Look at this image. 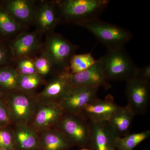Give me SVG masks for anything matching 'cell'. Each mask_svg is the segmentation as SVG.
Wrapping results in <instances>:
<instances>
[{
  "label": "cell",
  "mask_w": 150,
  "mask_h": 150,
  "mask_svg": "<svg viewBox=\"0 0 150 150\" xmlns=\"http://www.w3.org/2000/svg\"><path fill=\"white\" fill-rule=\"evenodd\" d=\"M37 74L44 78L52 74L60 73L52 60L43 52L41 56L33 60Z\"/></svg>",
  "instance_id": "25"
},
{
  "label": "cell",
  "mask_w": 150,
  "mask_h": 150,
  "mask_svg": "<svg viewBox=\"0 0 150 150\" xmlns=\"http://www.w3.org/2000/svg\"><path fill=\"white\" fill-rule=\"evenodd\" d=\"M135 114L129 105L121 106L108 121L118 137H123L130 134V129Z\"/></svg>",
  "instance_id": "19"
},
{
  "label": "cell",
  "mask_w": 150,
  "mask_h": 150,
  "mask_svg": "<svg viewBox=\"0 0 150 150\" xmlns=\"http://www.w3.org/2000/svg\"><path fill=\"white\" fill-rule=\"evenodd\" d=\"M19 75L12 67H0V88L5 93L17 91Z\"/></svg>",
  "instance_id": "20"
},
{
  "label": "cell",
  "mask_w": 150,
  "mask_h": 150,
  "mask_svg": "<svg viewBox=\"0 0 150 150\" xmlns=\"http://www.w3.org/2000/svg\"></svg>",
  "instance_id": "34"
},
{
  "label": "cell",
  "mask_w": 150,
  "mask_h": 150,
  "mask_svg": "<svg viewBox=\"0 0 150 150\" xmlns=\"http://www.w3.org/2000/svg\"><path fill=\"white\" fill-rule=\"evenodd\" d=\"M5 93L0 88V98L4 97V96Z\"/></svg>",
  "instance_id": "31"
},
{
  "label": "cell",
  "mask_w": 150,
  "mask_h": 150,
  "mask_svg": "<svg viewBox=\"0 0 150 150\" xmlns=\"http://www.w3.org/2000/svg\"><path fill=\"white\" fill-rule=\"evenodd\" d=\"M2 6L17 21L30 22L35 18L33 2L27 0H10L0 2Z\"/></svg>",
  "instance_id": "17"
},
{
  "label": "cell",
  "mask_w": 150,
  "mask_h": 150,
  "mask_svg": "<svg viewBox=\"0 0 150 150\" xmlns=\"http://www.w3.org/2000/svg\"><path fill=\"white\" fill-rule=\"evenodd\" d=\"M35 22L40 31L51 32L60 22L58 4L45 3L35 11Z\"/></svg>",
  "instance_id": "16"
},
{
  "label": "cell",
  "mask_w": 150,
  "mask_h": 150,
  "mask_svg": "<svg viewBox=\"0 0 150 150\" xmlns=\"http://www.w3.org/2000/svg\"><path fill=\"white\" fill-rule=\"evenodd\" d=\"M109 0H64L57 2L60 22L77 25L99 18L110 4Z\"/></svg>",
  "instance_id": "1"
},
{
  "label": "cell",
  "mask_w": 150,
  "mask_h": 150,
  "mask_svg": "<svg viewBox=\"0 0 150 150\" xmlns=\"http://www.w3.org/2000/svg\"><path fill=\"white\" fill-rule=\"evenodd\" d=\"M106 77L109 81H124L136 77L138 67L135 64L125 47L107 50L99 59Z\"/></svg>",
  "instance_id": "3"
},
{
  "label": "cell",
  "mask_w": 150,
  "mask_h": 150,
  "mask_svg": "<svg viewBox=\"0 0 150 150\" xmlns=\"http://www.w3.org/2000/svg\"><path fill=\"white\" fill-rule=\"evenodd\" d=\"M144 81L150 83V65L138 68L136 77Z\"/></svg>",
  "instance_id": "29"
},
{
  "label": "cell",
  "mask_w": 150,
  "mask_h": 150,
  "mask_svg": "<svg viewBox=\"0 0 150 150\" xmlns=\"http://www.w3.org/2000/svg\"><path fill=\"white\" fill-rule=\"evenodd\" d=\"M121 107L115 103L112 96L108 94L104 99L97 98L94 100L86 105L80 114L88 121H108Z\"/></svg>",
  "instance_id": "13"
},
{
  "label": "cell",
  "mask_w": 150,
  "mask_h": 150,
  "mask_svg": "<svg viewBox=\"0 0 150 150\" xmlns=\"http://www.w3.org/2000/svg\"><path fill=\"white\" fill-rule=\"evenodd\" d=\"M64 113L59 103L38 101L30 125L38 131L55 127Z\"/></svg>",
  "instance_id": "9"
},
{
  "label": "cell",
  "mask_w": 150,
  "mask_h": 150,
  "mask_svg": "<svg viewBox=\"0 0 150 150\" xmlns=\"http://www.w3.org/2000/svg\"><path fill=\"white\" fill-rule=\"evenodd\" d=\"M91 52L87 54H75L70 60L67 71L71 74H78L85 71L96 63Z\"/></svg>",
  "instance_id": "21"
},
{
  "label": "cell",
  "mask_w": 150,
  "mask_h": 150,
  "mask_svg": "<svg viewBox=\"0 0 150 150\" xmlns=\"http://www.w3.org/2000/svg\"><path fill=\"white\" fill-rule=\"evenodd\" d=\"M91 150V149H88V148H81V149L80 150Z\"/></svg>",
  "instance_id": "32"
},
{
  "label": "cell",
  "mask_w": 150,
  "mask_h": 150,
  "mask_svg": "<svg viewBox=\"0 0 150 150\" xmlns=\"http://www.w3.org/2000/svg\"><path fill=\"white\" fill-rule=\"evenodd\" d=\"M99 89L91 87L73 88L59 104L65 113L80 114L86 105L97 98Z\"/></svg>",
  "instance_id": "8"
},
{
  "label": "cell",
  "mask_w": 150,
  "mask_h": 150,
  "mask_svg": "<svg viewBox=\"0 0 150 150\" xmlns=\"http://www.w3.org/2000/svg\"><path fill=\"white\" fill-rule=\"evenodd\" d=\"M17 71L21 75H30L37 74L33 60L24 58L20 59Z\"/></svg>",
  "instance_id": "27"
},
{
  "label": "cell",
  "mask_w": 150,
  "mask_h": 150,
  "mask_svg": "<svg viewBox=\"0 0 150 150\" xmlns=\"http://www.w3.org/2000/svg\"><path fill=\"white\" fill-rule=\"evenodd\" d=\"M39 46L40 42L37 34L28 33L19 35L11 43L10 49L13 56L21 59L32 54Z\"/></svg>",
  "instance_id": "18"
},
{
  "label": "cell",
  "mask_w": 150,
  "mask_h": 150,
  "mask_svg": "<svg viewBox=\"0 0 150 150\" xmlns=\"http://www.w3.org/2000/svg\"><path fill=\"white\" fill-rule=\"evenodd\" d=\"M71 89L70 73L64 71L54 76L43 90L36 94V96L38 101L59 103L67 96Z\"/></svg>",
  "instance_id": "11"
},
{
  "label": "cell",
  "mask_w": 150,
  "mask_h": 150,
  "mask_svg": "<svg viewBox=\"0 0 150 150\" xmlns=\"http://www.w3.org/2000/svg\"><path fill=\"white\" fill-rule=\"evenodd\" d=\"M126 82V93L128 104L136 115L144 114L149 104L150 83L134 78Z\"/></svg>",
  "instance_id": "7"
},
{
  "label": "cell",
  "mask_w": 150,
  "mask_h": 150,
  "mask_svg": "<svg viewBox=\"0 0 150 150\" xmlns=\"http://www.w3.org/2000/svg\"><path fill=\"white\" fill-rule=\"evenodd\" d=\"M91 150H116L118 137L108 121H89Z\"/></svg>",
  "instance_id": "10"
},
{
  "label": "cell",
  "mask_w": 150,
  "mask_h": 150,
  "mask_svg": "<svg viewBox=\"0 0 150 150\" xmlns=\"http://www.w3.org/2000/svg\"><path fill=\"white\" fill-rule=\"evenodd\" d=\"M79 26L89 31L107 50L124 48L133 38L129 30L99 18L85 23Z\"/></svg>",
  "instance_id": "2"
},
{
  "label": "cell",
  "mask_w": 150,
  "mask_h": 150,
  "mask_svg": "<svg viewBox=\"0 0 150 150\" xmlns=\"http://www.w3.org/2000/svg\"><path fill=\"white\" fill-rule=\"evenodd\" d=\"M9 56L8 50L2 40H0V67L8 63Z\"/></svg>",
  "instance_id": "30"
},
{
  "label": "cell",
  "mask_w": 150,
  "mask_h": 150,
  "mask_svg": "<svg viewBox=\"0 0 150 150\" xmlns=\"http://www.w3.org/2000/svg\"><path fill=\"white\" fill-rule=\"evenodd\" d=\"M0 149L16 150L12 125L0 127Z\"/></svg>",
  "instance_id": "26"
},
{
  "label": "cell",
  "mask_w": 150,
  "mask_h": 150,
  "mask_svg": "<svg viewBox=\"0 0 150 150\" xmlns=\"http://www.w3.org/2000/svg\"><path fill=\"white\" fill-rule=\"evenodd\" d=\"M44 82V78L38 74L30 75L20 74L18 91L30 94H35V91Z\"/></svg>",
  "instance_id": "24"
},
{
  "label": "cell",
  "mask_w": 150,
  "mask_h": 150,
  "mask_svg": "<svg viewBox=\"0 0 150 150\" xmlns=\"http://www.w3.org/2000/svg\"><path fill=\"white\" fill-rule=\"evenodd\" d=\"M72 88L78 86L103 87L108 89L111 87L100 60H97L95 64L88 69L78 74H70Z\"/></svg>",
  "instance_id": "12"
},
{
  "label": "cell",
  "mask_w": 150,
  "mask_h": 150,
  "mask_svg": "<svg viewBox=\"0 0 150 150\" xmlns=\"http://www.w3.org/2000/svg\"><path fill=\"white\" fill-rule=\"evenodd\" d=\"M13 125L8 106L4 97L0 98V127Z\"/></svg>",
  "instance_id": "28"
},
{
  "label": "cell",
  "mask_w": 150,
  "mask_h": 150,
  "mask_svg": "<svg viewBox=\"0 0 150 150\" xmlns=\"http://www.w3.org/2000/svg\"><path fill=\"white\" fill-rule=\"evenodd\" d=\"M16 150H39L37 131L29 124L16 123L12 125Z\"/></svg>",
  "instance_id": "15"
},
{
  "label": "cell",
  "mask_w": 150,
  "mask_h": 150,
  "mask_svg": "<svg viewBox=\"0 0 150 150\" xmlns=\"http://www.w3.org/2000/svg\"><path fill=\"white\" fill-rule=\"evenodd\" d=\"M55 127L64 134L73 146L90 149L89 122L81 114L64 112Z\"/></svg>",
  "instance_id": "4"
},
{
  "label": "cell",
  "mask_w": 150,
  "mask_h": 150,
  "mask_svg": "<svg viewBox=\"0 0 150 150\" xmlns=\"http://www.w3.org/2000/svg\"><path fill=\"white\" fill-rule=\"evenodd\" d=\"M20 28V23L15 19L0 4V37H8L18 31Z\"/></svg>",
  "instance_id": "23"
},
{
  "label": "cell",
  "mask_w": 150,
  "mask_h": 150,
  "mask_svg": "<svg viewBox=\"0 0 150 150\" xmlns=\"http://www.w3.org/2000/svg\"><path fill=\"white\" fill-rule=\"evenodd\" d=\"M36 95L18 91L5 93L4 98L8 106L13 124H30L38 104Z\"/></svg>",
  "instance_id": "5"
},
{
  "label": "cell",
  "mask_w": 150,
  "mask_h": 150,
  "mask_svg": "<svg viewBox=\"0 0 150 150\" xmlns=\"http://www.w3.org/2000/svg\"><path fill=\"white\" fill-rule=\"evenodd\" d=\"M37 133L39 150H69L74 146L64 134L56 127Z\"/></svg>",
  "instance_id": "14"
},
{
  "label": "cell",
  "mask_w": 150,
  "mask_h": 150,
  "mask_svg": "<svg viewBox=\"0 0 150 150\" xmlns=\"http://www.w3.org/2000/svg\"><path fill=\"white\" fill-rule=\"evenodd\" d=\"M79 46L59 34H52L46 42L44 53L49 57L60 72L68 71L70 60Z\"/></svg>",
  "instance_id": "6"
},
{
  "label": "cell",
  "mask_w": 150,
  "mask_h": 150,
  "mask_svg": "<svg viewBox=\"0 0 150 150\" xmlns=\"http://www.w3.org/2000/svg\"><path fill=\"white\" fill-rule=\"evenodd\" d=\"M0 150H7V149H0Z\"/></svg>",
  "instance_id": "33"
},
{
  "label": "cell",
  "mask_w": 150,
  "mask_h": 150,
  "mask_svg": "<svg viewBox=\"0 0 150 150\" xmlns=\"http://www.w3.org/2000/svg\"><path fill=\"white\" fill-rule=\"evenodd\" d=\"M150 136V130L139 133L128 134L123 137H118L116 142V150H133Z\"/></svg>",
  "instance_id": "22"
}]
</instances>
